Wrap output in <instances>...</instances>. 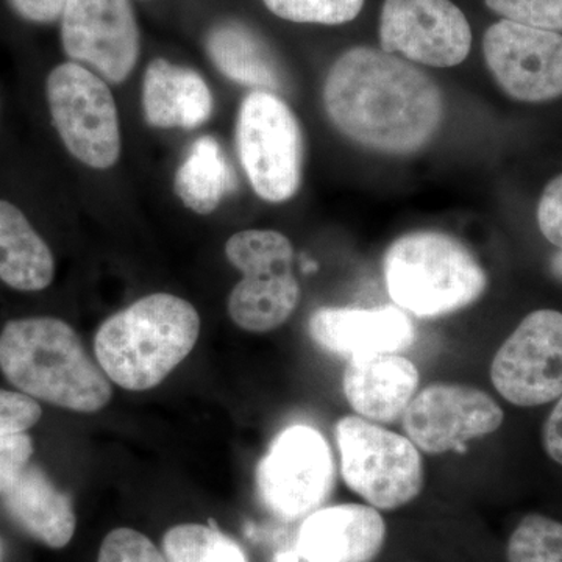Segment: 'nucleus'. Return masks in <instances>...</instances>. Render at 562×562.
Returning <instances> with one entry per match:
<instances>
[{"mask_svg": "<svg viewBox=\"0 0 562 562\" xmlns=\"http://www.w3.org/2000/svg\"><path fill=\"white\" fill-rule=\"evenodd\" d=\"M328 117L368 149L406 155L427 146L441 127V90L424 70L383 49L344 52L324 87Z\"/></svg>", "mask_w": 562, "mask_h": 562, "instance_id": "obj_1", "label": "nucleus"}, {"mask_svg": "<svg viewBox=\"0 0 562 562\" xmlns=\"http://www.w3.org/2000/svg\"><path fill=\"white\" fill-rule=\"evenodd\" d=\"M0 371L29 397L70 412H101L113 395L80 336L55 317L9 322L0 333Z\"/></svg>", "mask_w": 562, "mask_h": 562, "instance_id": "obj_2", "label": "nucleus"}, {"mask_svg": "<svg viewBox=\"0 0 562 562\" xmlns=\"http://www.w3.org/2000/svg\"><path fill=\"white\" fill-rule=\"evenodd\" d=\"M201 316L179 295L151 294L109 317L94 338L95 358L127 391L158 386L194 349Z\"/></svg>", "mask_w": 562, "mask_h": 562, "instance_id": "obj_3", "label": "nucleus"}, {"mask_svg": "<svg viewBox=\"0 0 562 562\" xmlns=\"http://www.w3.org/2000/svg\"><path fill=\"white\" fill-rule=\"evenodd\" d=\"M383 272L395 305L417 317L460 312L487 288L475 255L441 232H414L395 239L384 254Z\"/></svg>", "mask_w": 562, "mask_h": 562, "instance_id": "obj_4", "label": "nucleus"}, {"mask_svg": "<svg viewBox=\"0 0 562 562\" xmlns=\"http://www.w3.org/2000/svg\"><path fill=\"white\" fill-rule=\"evenodd\" d=\"M225 255L244 276L228 297L232 321L243 330L266 333L290 319L301 299L290 239L276 231L239 232L225 244Z\"/></svg>", "mask_w": 562, "mask_h": 562, "instance_id": "obj_5", "label": "nucleus"}, {"mask_svg": "<svg viewBox=\"0 0 562 562\" xmlns=\"http://www.w3.org/2000/svg\"><path fill=\"white\" fill-rule=\"evenodd\" d=\"M344 482L376 509H397L424 487L419 449L405 436L358 416L336 424Z\"/></svg>", "mask_w": 562, "mask_h": 562, "instance_id": "obj_6", "label": "nucleus"}, {"mask_svg": "<svg viewBox=\"0 0 562 562\" xmlns=\"http://www.w3.org/2000/svg\"><path fill=\"white\" fill-rule=\"evenodd\" d=\"M236 146L244 172L262 201L281 203L297 194L302 183V128L279 95L254 91L244 99Z\"/></svg>", "mask_w": 562, "mask_h": 562, "instance_id": "obj_7", "label": "nucleus"}, {"mask_svg": "<svg viewBox=\"0 0 562 562\" xmlns=\"http://www.w3.org/2000/svg\"><path fill=\"white\" fill-rule=\"evenodd\" d=\"M46 94L52 121L70 155L92 169L116 165L120 116L105 81L79 63H63L47 77Z\"/></svg>", "mask_w": 562, "mask_h": 562, "instance_id": "obj_8", "label": "nucleus"}, {"mask_svg": "<svg viewBox=\"0 0 562 562\" xmlns=\"http://www.w3.org/2000/svg\"><path fill=\"white\" fill-rule=\"evenodd\" d=\"M335 484L330 446L319 431L294 425L277 436L257 469L262 505L283 520L317 512Z\"/></svg>", "mask_w": 562, "mask_h": 562, "instance_id": "obj_9", "label": "nucleus"}, {"mask_svg": "<svg viewBox=\"0 0 562 562\" xmlns=\"http://www.w3.org/2000/svg\"><path fill=\"white\" fill-rule=\"evenodd\" d=\"M495 390L517 406H539L562 395V313L528 314L491 366Z\"/></svg>", "mask_w": 562, "mask_h": 562, "instance_id": "obj_10", "label": "nucleus"}, {"mask_svg": "<svg viewBox=\"0 0 562 562\" xmlns=\"http://www.w3.org/2000/svg\"><path fill=\"white\" fill-rule=\"evenodd\" d=\"M483 54L492 77L514 101L562 98V33L502 20L484 33Z\"/></svg>", "mask_w": 562, "mask_h": 562, "instance_id": "obj_11", "label": "nucleus"}, {"mask_svg": "<svg viewBox=\"0 0 562 562\" xmlns=\"http://www.w3.org/2000/svg\"><path fill=\"white\" fill-rule=\"evenodd\" d=\"M380 44L406 60L452 68L471 52V24L452 0H384Z\"/></svg>", "mask_w": 562, "mask_h": 562, "instance_id": "obj_12", "label": "nucleus"}, {"mask_svg": "<svg viewBox=\"0 0 562 562\" xmlns=\"http://www.w3.org/2000/svg\"><path fill=\"white\" fill-rule=\"evenodd\" d=\"M409 441L428 454L464 449V443L497 431L503 424L498 403L465 384L438 383L414 395L402 416Z\"/></svg>", "mask_w": 562, "mask_h": 562, "instance_id": "obj_13", "label": "nucleus"}, {"mask_svg": "<svg viewBox=\"0 0 562 562\" xmlns=\"http://www.w3.org/2000/svg\"><path fill=\"white\" fill-rule=\"evenodd\" d=\"M61 41L70 60L90 66L111 83H122L139 57L131 0H69L61 16Z\"/></svg>", "mask_w": 562, "mask_h": 562, "instance_id": "obj_14", "label": "nucleus"}, {"mask_svg": "<svg viewBox=\"0 0 562 562\" xmlns=\"http://www.w3.org/2000/svg\"><path fill=\"white\" fill-rule=\"evenodd\" d=\"M310 335L322 349L353 360L409 349L416 328L398 306H325L310 319Z\"/></svg>", "mask_w": 562, "mask_h": 562, "instance_id": "obj_15", "label": "nucleus"}, {"mask_svg": "<svg viewBox=\"0 0 562 562\" xmlns=\"http://www.w3.org/2000/svg\"><path fill=\"white\" fill-rule=\"evenodd\" d=\"M384 539L386 524L376 508L347 503L306 517L299 531L297 554L305 562H371Z\"/></svg>", "mask_w": 562, "mask_h": 562, "instance_id": "obj_16", "label": "nucleus"}, {"mask_svg": "<svg viewBox=\"0 0 562 562\" xmlns=\"http://www.w3.org/2000/svg\"><path fill=\"white\" fill-rule=\"evenodd\" d=\"M420 375L401 353L372 355L349 360L342 386L347 402L362 419L391 424L408 408Z\"/></svg>", "mask_w": 562, "mask_h": 562, "instance_id": "obj_17", "label": "nucleus"}, {"mask_svg": "<svg viewBox=\"0 0 562 562\" xmlns=\"http://www.w3.org/2000/svg\"><path fill=\"white\" fill-rule=\"evenodd\" d=\"M144 117L151 127H201L213 113V94L201 74L168 60H154L144 74Z\"/></svg>", "mask_w": 562, "mask_h": 562, "instance_id": "obj_18", "label": "nucleus"}, {"mask_svg": "<svg viewBox=\"0 0 562 562\" xmlns=\"http://www.w3.org/2000/svg\"><path fill=\"white\" fill-rule=\"evenodd\" d=\"M2 503L14 522L52 549L68 546L76 532L72 503L35 465L2 494Z\"/></svg>", "mask_w": 562, "mask_h": 562, "instance_id": "obj_19", "label": "nucleus"}, {"mask_svg": "<svg viewBox=\"0 0 562 562\" xmlns=\"http://www.w3.org/2000/svg\"><path fill=\"white\" fill-rule=\"evenodd\" d=\"M206 52L213 65L236 83L271 92L283 83L276 54L261 35L243 22H221L211 29Z\"/></svg>", "mask_w": 562, "mask_h": 562, "instance_id": "obj_20", "label": "nucleus"}, {"mask_svg": "<svg viewBox=\"0 0 562 562\" xmlns=\"http://www.w3.org/2000/svg\"><path fill=\"white\" fill-rule=\"evenodd\" d=\"M55 276L54 255L16 205L0 201V280L18 291L46 290Z\"/></svg>", "mask_w": 562, "mask_h": 562, "instance_id": "obj_21", "label": "nucleus"}, {"mask_svg": "<svg viewBox=\"0 0 562 562\" xmlns=\"http://www.w3.org/2000/svg\"><path fill=\"white\" fill-rule=\"evenodd\" d=\"M235 188V179L220 143L211 136L194 140L173 177V191L188 209L210 214Z\"/></svg>", "mask_w": 562, "mask_h": 562, "instance_id": "obj_22", "label": "nucleus"}, {"mask_svg": "<svg viewBox=\"0 0 562 562\" xmlns=\"http://www.w3.org/2000/svg\"><path fill=\"white\" fill-rule=\"evenodd\" d=\"M162 553L168 562H249L228 536L199 524L172 527L162 538Z\"/></svg>", "mask_w": 562, "mask_h": 562, "instance_id": "obj_23", "label": "nucleus"}, {"mask_svg": "<svg viewBox=\"0 0 562 562\" xmlns=\"http://www.w3.org/2000/svg\"><path fill=\"white\" fill-rule=\"evenodd\" d=\"M508 562H562V524L530 514L508 542Z\"/></svg>", "mask_w": 562, "mask_h": 562, "instance_id": "obj_24", "label": "nucleus"}, {"mask_svg": "<svg viewBox=\"0 0 562 562\" xmlns=\"http://www.w3.org/2000/svg\"><path fill=\"white\" fill-rule=\"evenodd\" d=\"M281 20L299 24L341 25L361 13L364 0H262Z\"/></svg>", "mask_w": 562, "mask_h": 562, "instance_id": "obj_25", "label": "nucleus"}, {"mask_svg": "<svg viewBox=\"0 0 562 562\" xmlns=\"http://www.w3.org/2000/svg\"><path fill=\"white\" fill-rule=\"evenodd\" d=\"M503 20L562 33V0H484Z\"/></svg>", "mask_w": 562, "mask_h": 562, "instance_id": "obj_26", "label": "nucleus"}, {"mask_svg": "<svg viewBox=\"0 0 562 562\" xmlns=\"http://www.w3.org/2000/svg\"><path fill=\"white\" fill-rule=\"evenodd\" d=\"M98 562H168L143 532L117 528L103 539Z\"/></svg>", "mask_w": 562, "mask_h": 562, "instance_id": "obj_27", "label": "nucleus"}, {"mask_svg": "<svg viewBox=\"0 0 562 562\" xmlns=\"http://www.w3.org/2000/svg\"><path fill=\"white\" fill-rule=\"evenodd\" d=\"M43 409L24 392L0 390V436L25 432L38 424Z\"/></svg>", "mask_w": 562, "mask_h": 562, "instance_id": "obj_28", "label": "nucleus"}, {"mask_svg": "<svg viewBox=\"0 0 562 562\" xmlns=\"http://www.w3.org/2000/svg\"><path fill=\"white\" fill-rule=\"evenodd\" d=\"M32 454L33 442L25 432L0 436V495L5 494L21 479Z\"/></svg>", "mask_w": 562, "mask_h": 562, "instance_id": "obj_29", "label": "nucleus"}, {"mask_svg": "<svg viewBox=\"0 0 562 562\" xmlns=\"http://www.w3.org/2000/svg\"><path fill=\"white\" fill-rule=\"evenodd\" d=\"M538 225L547 241L562 250V173L554 177L542 192L538 205Z\"/></svg>", "mask_w": 562, "mask_h": 562, "instance_id": "obj_30", "label": "nucleus"}, {"mask_svg": "<svg viewBox=\"0 0 562 562\" xmlns=\"http://www.w3.org/2000/svg\"><path fill=\"white\" fill-rule=\"evenodd\" d=\"M68 2L69 0H9L11 9L21 18L40 24L61 18Z\"/></svg>", "mask_w": 562, "mask_h": 562, "instance_id": "obj_31", "label": "nucleus"}, {"mask_svg": "<svg viewBox=\"0 0 562 562\" xmlns=\"http://www.w3.org/2000/svg\"><path fill=\"white\" fill-rule=\"evenodd\" d=\"M542 442L547 454L562 465V395L543 424Z\"/></svg>", "mask_w": 562, "mask_h": 562, "instance_id": "obj_32", "label": "nucleus"}, {"mask_svg": "<svg viewBox=\"0 0 562 562\" xmlns=\"http://www.w3.org/2000/svg\"><path fill=\"white\" fill-rule=\"evenodd\" d=\"M552 272L557 279L562 281V250L560 254L554 255L552 260Z\"/></svg>", "mask_w": 562, "mask_h": 562, "instance_id": "obj_33", "label": "nucleus"}, {"mask_svg": "<svg viewBox=\"0 0 562 562\" xmlns=\"http://www.w3.org/2000/svg\"><path fill=\"white\" fill-rule=\"evenodd\" d=\"M277 562H299V554L284 553L277 558Z\"/></svg>", "mask_w": 562, "mask_h": 562, "instance_id": "obj_34", "label": "nucleus"}, {"mask_svg": "<svg viewBox=\"0 0 562 562\" xmlns=\"http://www.w3.org/2000/svg\"><path fill=\"white\" fill-rule=\"evenodd\" d=\"M0 557H2V543H0Z\"/></svg>", "mask_w": 562, "mask_h": 562, "instance_id": "obj_35", "label": "nucleus"}]
</instances>
